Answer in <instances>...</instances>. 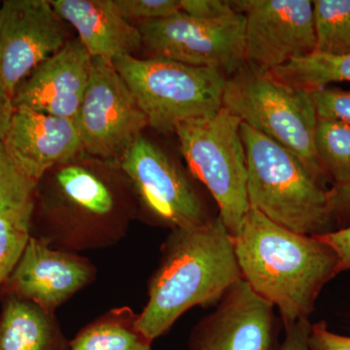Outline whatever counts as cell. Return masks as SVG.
Segmentation results:
<instances>
[{
    "instance_id": "cell-17",
    "label": "cell",
    "mask_w": 350,
    "mask_h": 350,
    "mask_svg": "<svg viewBox=\"0 0 350 350\" xmlns=\"http://www.w3.org/2000/svg\"><path fill=\"white\" fill-rule=\"evenodd\" d=\"M64 22L72 25L92 57L115 61L133 56L144 39L137 27L119 12L114 0H50Z\"/></svg>"
},
{
    "instance_id": "cell-1",
    "label": "cell",
    "mask_w": 350,
    "mask_h": 350,
    "mask_svg": "<svg viewBox=\"0 0 350 350\" xmlns=\"http://www.w3.org/2000/svg\"><path fill=\"white\" fill-rule=\"evenodd\" d=\"M232 241L243 280L278 308L283 325L310 319L320 292L340 273L337 253L319 236L291 231L253 208Z\"/></svg>"
},
{
    "instance_id": "cell-4",
    "label": "cell",
    "mask_w": 350,
    "mask_h": 350,
    "mask_svg": "<svg viewBox=\"0 0 350 350\" xmlns=\"http://www.w3.org/2000/svg\"><path fill=\"white\" fill-rule=\"evenodd\" d=\"M51 183L55 204H43L34 238L68 252L101 250L125 237L128 213L118 190L103 175L78 165L59 167Z\"/></svg>"
},
{
    "instance_id": "cell-3",
    "label": "cell",
    "mask_w": 350,
    "mask_h": 350,
    "mask_svg": "<svg viewBox=\"0 0 350 350\" xmlns=\"http://www.w3.org/2000/svg\"><path fill=\"white\" fill-rule=\"evenodd\" d=\"M250 208L291 231L322 236L335 231L328 189L291 151L241 123Z\"/></svg>"
},
{
    "instance_id": "cell-19",
    "label": "cell",
    "mask_w": 350,
    "mask_h": 350,
    "mask_svg": "<svg viewBox=\"0 0 350 350\" xmlns=\"http://www.w3.org/2000/svg\"><path fill=\"white\" fill-rule=\"evenodd\" d=\"M137 319L129 306L112 308L78 332L69 340V350H151Z\"/></svg>"
},
{
    "instance_id": "cell-33",
    "label": "cell",
    "mask_w": 350,
    "mask_h": 350,
    "mask_svg": "<svg viewBox=\"0 0 350 350\" xmlns=\"http://www.w3.org/2000/svg\"><path fill=\"white\" fill-rule=\"evenodd\" d=\"M0 5H1V2H0Z\"/></svg>"
},
{
    "instance_id": "cell-22",
    "label": "cell",
    "mask_w": 350,
    "mask_h": 350,
    "mask_svg": "<svg viewBox=\"0 0 350 350\" xmlns=\"http://www.w3.org/2000/svg\"><path fill=\"white\" fill-rule=\"evenodd\" d=\"M314 145L320 165L333 185L349 182L350 126L317 120Z\"/></svg>"
},
{
    "instance_id": "cell-20",
    "label": "cell",
    "mask_w": 350,
    "mask_h": 350,
    "mask_svg": "<svg viewBox=\"0 0 350 350\" xmlns=\"http://www.w3.org/2000/svg\"><path fill=\"white\" fill-rule=\"evenodd\" d=\"M269 71L290 86L312 92L331 83L350 82V55L332 56L314 52Z\"/></svg>"
},
{
    "instance_id": "cell-7",
    "label": "cell",
    "mask_w": 350,
    "mask_h": 350,
    "mask_svg": "<svg viewBox=\"0 0 350 350\" xmlns=\"http://www.w3.org/2000/svg\"><path fill=\"white\" fill-rule=\"evenodd\" d=\"M241 123L222 107L211 116L182 122L174 131L189 172L211 193L218 216L232 237L250 208Z\"/></svg>"
},
{
    "instance_id": "cell-27",
    "label": "cell",
    "mask_w": 350,
    "mask_h": 350,
    "mask_svg": "<svg viewBox=\"0 0 350 350\" xmlns=\"http://www.w3.org/2000/svg\"><path fill=\"white\" fill-rule=\"evenodd\" d=\"M180 11L204 21L223 20L239 12L232 1L224 0H180Z\"/></svg>"
},
{
    "instance_id": "cell-18",
    "label": "cell",
    "mask_w": 350,
    "mask_h": 350,
    "mask_svg": "<svg viewBox=\"0 0 350 350\" xmlns=\"http://www.w3.org/2000/svg\"><path fill=\"white\" fill-rule=\"evenodd\" d=\"M0 350H69L55 312L9 295L0 317Z\"/></svg>"
},
{
    "instance_id": "cell-12",
    "label": "cell",
    "mask_w": 350,
    "mask_h": 350,
    "mask_svg": "<svg viewBox=\"0 0 350 350\" xmlns=\"http://www.w3.org/2000/svg\"><path fill=\"white\" fill-rule=\"evenodd\" d=\"M64 22L47 0L0 5V86L12 98L39 64L68 43Z\"/></svg>"
},
{
    "instance_id": "cell-11",
    "label": "cell",
    "mask_w": 350,
    "mask_h": 350,
    "mask_svg": "<svg viewBox=\"0 0 350 350\" xmlns=\"http://www.w3.org/2000/svg\"><path fill=\"white\" fill-rule=\"evenodd\" d=\"M232 3L245 18L246 63L273 70L317 51L312 1L239 0Z\"/></svg>"
},
{
    "instance_id": "cell-2",
    "label": "cell",
    "mask_w": 350,
    "mask_h": 350,
    "mask_svg": "<svg viewBox=\"0 0 350 350\" xmlns=\"http://www.w3.org/2000/svg\"><path fill=\"white\" fill-rule=\"evenodd\" d=\"M241 280L232 236L218 215L204 225L172 230L137 327L153 342L194 306L217 305Z\"/></svg>"
},
{
    "instance_id": "cell-15",
    "label": "cell",
    "mask_w": 350,
    "mask_h": 350,
    "mask_svg": "<svg viewBox=\"0 0 350 350\" xmlns=\"http://www.w3.org/2000/svg\"><path fill=\"white\" fill-rule=\"evenodd\" d=\"M91 69L92 57L81 41L78 38L68 41L21 83L14 94V108L75 120L89 85Z\"/></svg>"
},
{
    "instance_id": "cell-24",
    "label": "cell",
    "mask_w": 350,
    "mask_h": 350,
    "mask_svg": "<svg viewBox=\"0 0 350 350\" xmlns=\"http://www.w3.org/2000/svg\"><path fill=\"white\" fill-rule=\"evenodd\" d=\"M36 187L0 142V213L34 204Z\"/></svg>"
},
{
    "instance_id": "cell-14",
    "label": "cell",
    "mask_w": 350,
    "mask_h": 350,
    "mask_svg": "<svg viewBox=\"0 0 350 350\" xmlns=\"http://www.w3.org/2000/svg\"><path fill=\"white\" fill-rule=\"evenodd\" d=\"M96 276V268L88 258L57 250L31 236L4 284L10 295L55 312Z\"/></svg>"
},
{
    "instance_id": "cell-26",
    "label": "cell",
    "mask_w": 350,
    "mask_h": 350,
    "mask_svg": "<svg viewBox=\"0 0 350 350\" xmlns=\"http://www.w3.org/2000/svg\"><path fill=\"white\" fill-rule=\"evenodd\" d=\"M119 12L128 21L149 22L170 17L180 11V0H114Z\"/></svg>"
},
{
    "instance_id": "cell-16",
    "label": "cell",
    "mask_w": 350,
    "mask_h": 350,
    "mask_svg": "<svg viewBox=\"0 0 350 350\" xmlns=\"http://www.w3.org/2000/svg\"><path fill=\"white\" fill-rule=\"evenodd\" d=\"M2 144L16 165L38 182L53 167L68 165L83 150L75 120L15 109Z\"/></svg>"
},
{
    "instance_id": "cell-29",
    "label": "cell",
    "mask_w": 350,
    "mask_h": 350,
    "mask_svg": "<svg viewBox=\"0 0 350 350\" xmlns=\"http://www.w3.org/2000/svg\"><path fill=\"white\" fill-rule=\"evenodd\" d=\"M308 345L310 350H350V337L333 333L325 321H320L312 324Z\"/></svg>"
},
{
    "instance_id": "cell-28",
    "label": "cell",
    "mask_w": 350,
    "mask_h": 350,
    "mask_svg": "<svg viewBox=\"0 0 350 350\" xmlns=\"http://www.w3.org/2000/svg\"><path fill=\"white\" fill-rule=\"evenodd\" d=\"M329 211L335 231L350 226V181L328 189Z\"/></svg>"
},
{
    "instance_id": "cell-13",
    "label": "cell",
    "mask_w": 350,
    "mask_h": 350,
    "mask_svg": "<svg viewBox=\"0 0 350 350\" xmlns=\"http://www.w3.org/2000/svg\"><path fill=\"white\" fill-rule=\"evenodd\" d=\"M275 308L241 280L211 314L198 322L189 338L190 350H275Z\"/></svg>"
},
{
    "instance_id": "cell-21",
    "label": "cell",
    "mask_w": 350,
    "mask_h": 350,
    "mask_svg": "<svg viewBox=\"0 0 350 350\" xmlns=\"http://www.w3.org/2000/svg\"><path fill=\"white\" fill-rule=\"evenodd\" d=\"M312 2L315 52L332 56L350 55V0Z\"/></svg>"
},
{
    "instance_id": "cell-23",
    "label": "cell",
    "mask_w": 350,
    "mask_h": 350,
    "mask_svg": "<svg viewBox=\"0 0 350 350\" xmlns=\"http://www.w3.org/2000/svg\"><path fill=\"white\" fill-rule=\"evenodd\" d=\"M34 204L0 213V287L19 262L31 236Z\"/></svg>"
},
{
    "instance_id": "cell-31",
    "label": "cell",
    "mask_w": 350,
    "mask_h": 350,
    "mask_svg": "<svg viewBox=\"0 0 350 350\" xmlns=\"http://www.w3.org/2000/svg\"><path fill=\"white\" fill-rule=\"evenodd\" d=\"M319 237L337 253L340 273L350 271V226Z\"/></svg>"
},
{
    "instance_id": "cell-9",
    "label": "cell",
    "mask_w": 350,
    "mask_h": 350,
    "mask_svg": "<svg viewBox=\"0 0 350 350\" xmlns=\"http://www.w3.org/2000/svg\"><path fill=\"white\" fill-rule=\"evenodd\" d=\"M75 121L83 150L117 163L148 126L113 62L98 57H92L91 77Z\"/></svg>"
},
{
    "instance_id": "cell-30",
    "label": "cell",
    "mask_w": 350,
    "mask_h": 350,
    "mask_svg": "<svg viewBox=\"0 0 350 350\" xmlns=\"http://www.w3.org/2000/svg\"><path fill=\"white\" fill-rule=\"evenodd\" d=\"M284 340L282 344L278 345L275 350H310L308 340L312 324L310 319L284 324Z\"/></svg>"
},
{
    "instance_id": "cell-8",
    "label": "cell",
    "mask_w": 350,
    "mask_h": 350,
    "mask_svg": "<svg viewBox=\"0 0 350 350\" xmlns=\"http://www.w3.org/2000/svg\"><path fill=\"white\" fill-rule=\"evenodd\" d=\"M119 165L154 224L170 230L196 227L217 216L209 214L187 174L144 135L135 139Z\"/></svg>"
},
{
    "instance_id": "cell-10",
    "label": "cell",
    "mask_w": 350,
    "mask_h": 350,
    "mask_svg": "<svg viewBox=\"0 0 350 350\" xmlns=\"http://www.w3.org/2000/svg\"><path fill=\"white\" fill-rule=\"evenodd\" d=\"M144 44L154 57L189 66L217 69L227 77L234 75L245 59V18L204 21L179 12L138 25Z\"/></svg>"
},
{
    "instance_id": "cell-5",
    "label": "cell",
    "mask_w": 350,
    "mask_h": 350,
    "mask_svg": "<svg viewBox=\"0 0 350 350\" xmlns=\"http://www.w3.org/2000/svg\"><path fill=\"white\" fill-rule=\"evenodd\" d=\"M223 107L291 151L326 188L330 180L315 151L317 117L310 92L290 86L271 71L246 63L227 77Z\"/></svg>"
},
{
    "instance_id": "cell-6",
    "label": "cell",
    "mask_w": 350,
    "mask_h": 350,
    "mask_svg": "<svg viewBox=\"0 0 350 350\" xmlns=\"http://www.w3.org/2000/svg\"><path fill=\"white\" fill-rule=\"evenodd\" d=\"M148 126L161 133L174 131L182 122L215 114L223 107L227 76L217 69L172 59L133 56L113 61Z\"/></svg>"
},
{
    "instance_id": "cell-32",
    "label": "cell",
    "mask_w": 350,
    "mask_h": 350,
    "mask_svg": "<svg viewBox=\"0 0 350 350\" xmlns=\"http://www.w3.org/2000/svg\"><path fill=\"white\" fill-rule=\"evenodd\" d=\"M14 111L12 98L0 86V142L5 135Z\"/></svg>"
},
{
    "instance_id": "cell-25",
    "label": "cell",
    "mask_w": 350,
    "mask_h": 350,
    "mask_svg": "<svg viewBox=\"0 0 350 350\" xmlns=\"http://www.w3.org/2000/svg\"><path fill=\"white\" fill-rule=\"evenodd\" d=\"M317 120H330L350 126V91L322 88L310 92Z\"/></svg>"
}]
</instances>
